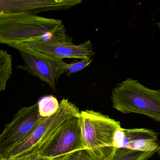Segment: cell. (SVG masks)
<instances>
[{"label": "cell", "mask_w": 160, "mask_h": 160, "mask_svg": "<svg viewBox=\"0 0 160 160\" xmlns=\"http://www.w3.org/2000/svg\"><path fill=\"white\" fill-rule=\"evenodd\" d=\"M64 28L60 20L27 12H1L0 42L11 46L48 39Z\"/></svg>", "instance_id": "cell-1"}, {"label": "cell", "mask_w": 160, "mask_h": 160, "mask_svg": "<svg viewBox=\"0 0 160 160\" xmlns=\"http://www.w3.org/2000/svg\"><path fill=\"white\" fill-rule=\"evenodd\" d=\"M81 132L85 150L94 160H110L117 148L115 133L121 128L120 122L100 112H80Z\"/></svg>", "instance_id": "cell-2"}, {"label": "cell", "mask_w": 160, "mask_h": 160, "mask_svg": "<svg viewBox=\"0 0 160 160\" xmlns=\"http://www.w3.org/2000/svg\"><path fill=\"white\" fill-rule=\"evenodd\" d=\"M113 107L123 114L146 115L160 122V88L150 89L127 78L112 90Z\"/></svg>", "instance_id": "cell-3"}, {"label": "cell", "mask_w": 160, "mask_h": 160, "mask_svg": "<svg viewBox=\"0 0 160 160\" xmlns=\"http://www.w3.org/2000/svg\"><path fill=\"white\" fill-rule=\"evenodd\" d=\"M84 150L81 118L74 117L62 122L36 150L24 158L13 160H65L76 152Z\"/></svg>", "instance_id": "cell-4"}, {"label": "cell", "mask_w": 160, "mask_h": 160, "mask_svg": "<svg viewBox=\"0 0 160 160\" xmlns=\"http://www.w3.org/2000/svg\"><path fill=\"white\" fill-rule=\"evenodd\" d=\"M80 112L68 99H62L56 114L47 118L28 138L11 149L0 159L13 160L28 156L42 146L62 122L73 117H80Z\"/></svg>", "instance_id": "cell-5"}, {"label": "cell", "mask_w": 160, "mask_h": 160, "mask_svg": "<svg viewBox=\"0 0 160 160\" xmlns=\"http://www.w3.org/2000/svg\"><path fill=\"white\" fill-rule=\"evenodd\" d=\"M11 47L29 48L48 57L62 59L66 58L91 59L95 54L90 40L76 45L67 35L65 28L51 38Z\"/></svg>", "instance_id": "cell-6"}, {"label": "cell", "mask_w": 160, "mask_h": 160, "mask_svg": "<svg viewBox=\"0 0 160 160\" xmlns=\"http://www.w3.org/2000/svg\"><path fill=\"white\" fill-rule=\"evenodd\" d=\"M47 118L40 115L38 102L29 107L22 108L14 115L13 120L5 125L0 135V158L28 138Z\"/></svg>", "instance_id": "cell-7"}, {"label": "cell", "mask_w": 160, "mask_h": 160, "mask_svg": "<svg viewBox=\"0 0 160 160\" xmlns=\"http://www.w3.org/2000/svg\"><path fill=\"white\" fill-rule=\"evenodd\" d=\"M15 48L19 51L24 63L23 65L17 66L18 68L37 77L56 91V83L60 76L65 73L68 63L62 59L48 57L29 48Z\"/></svg>", "instance_id": "cell-8"}, {"label": "cell", "mask_w": 160, "mask_h": 160, "mask_svg": "<svg viewBox=\"0 0 160 160\" xmlns=\"http://www.w3.org/2000/svg\"><path fill=\"white\" fill-rule=\"evenodd\" d=\"M81 2L80 0L1 1V12H27L36 15L44 11L68 9Z\"/></svg>", "instance_id": "cell-9"}, {"label": "cell", "mask_w": 160, "mask_h": 160, "mask_svg": "<svg viewBox=\"0 0 160 160\" xmlns=\"http://www.w3.org/2000/svg\"><path fill=\"white\" fill-rule=\"evenodd\" d=\"M158 133L145 128L124 129L121 128L115 133L114 146L116 148H126L129 143L141 139L158 141Z\"/></svg>", "instance_id": "cell-10"}, {"label": "cell", "mask_w": 160, "mask_h": 160, "mask_svg": "<svg viewBox=\"0 0 160 160\" xmlns=\"http://www.w3.org/2000/svg\"><path fill=\"white\" fill-rule=\"evenodd\" d=\"M12 56L6 50L0 51V91H4L12 75Z\"/></svg>", "instance_id": "cell-11"}, {"label": "cell", "mask_w": 160, "mask_h": 160, "mask_svg": "<svg viewBox=\"0 0 160 160\" xmlns=\"http://www.w3.org/2000/svg\"><path fill=\"white\" fill-rule=\"evenodd\" d=\"M156 151L144 152L127 148H117L110 160H147Z\"/></svg>", "instance_id": "cell-12"}, {"label": "cell", "mask_w": 160, "mask_h": 160, "mask_svg": "<svg viewBox=\"0 0 160 160\" xmlns=\"http://www.w3.org/2000/svg\"><path fill=\"white\" fill-rule=\"evenodd\" d=\"M37 102L39 113L43 118H48L55 115L59 108V103L52 95L44 96Z\"/></svg>", "instance_id": "cell-13"}, {"label": "cell", "mask_w": 160, "mask_h": 160, "mask_svg": "<svg viewBox=\"0 0 160 160\" xmlns=\"http://www.w3.org/2000/svg\"><path fill=\"white\" fill-rule=\"evenodd\" d=\"M126 148L138 151L149 152L156 151L159 152L160 146L158 141L147 139H141L128 144Z\"/></svg>", "instance_id": "cell-14"}, {"label": "cell", "mask_w": 160, "mask_h": 160, "mask_svg": "<svg viewBox=\"0 0 160 160\" xmlns=\"http://www.w3.org/2000/svg\"><path fill=\"white\" fill-rule=\"evenodd\" d=\"M92 61V59H83L80 61H76L70 64H68L65 73L67 75L69 76L72 74L78 72L85 69Z\"/></svg>", "instance_id": "cell-15"}, {"label": "cell", "mask_w": 160, "mask_h": 160, "mask_svg": "<svg viewBox=\"0 0 160 160\" xmlns=\"http://www.w3.org/2000/svg\"><path fill=\"white\" fill-rule=\"evenodd\" d=\"M65 160H94L84 150L78 151L71 154Z\"/></svg>", "instance_id": "cell-16"}, {"label": "cell", "mask_w": 160, "mask_h": 160, "mask_svg": "<svg viewBox=\"0 0 160 160\" xmlns=\"http://www.w3.org/2000/svg\"><path fill=\"white\" fill-rule=\"evenodd\" d=\"M158 26H159V28H160V23H158Z\"/></svg>", "instance_id": "cell-17"}, {"label": "cell", "mask_w": 160, "mask_h": 160, "mask_svg": "<svg viewBox=\"0 0 160 160\" xmlns=\"http://www.w3.org/2000/svg\"><path fill=\"white\" fill-rule=\"evenodd\" d=\"M159 155H160V151L159 152Z\"/></svg>", "instance_id": "cell-18"}]
</instances>
